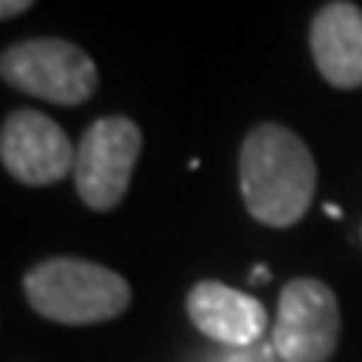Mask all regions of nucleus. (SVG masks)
I'll return each instance as SVG.
<instances>
[{
	"mask_svg": "<svg viewBox=\"0 0 362 362\" xmlns=\"http://www.w3.org/2000/svg\"><path fill=\"white\" fill-rule=\"evenodd\" d=\"M315 158L285 124H259L238 151V188L248 215L269 228H288L309 215L315 198Z\"/></svg>",
	"mask_w": 362,
	"mask_h": 362,
	"instance_id": "f257e3e1",
	"label": "nucleus"
},
{
	"mask_svg": "<svg viewBox=\"0 0 362 362\" xmlns=\"http://www.w3.org/2000/svg\"><path fill=\"white\" fill-rule=\"evenodd\" d=\"M141 155V128L124 115L98 117L78 141L74 188L90 211H111L124 202Z\"/></svg>",
	"mask_w": 362,
	"mask_h": 362,
	"instance_id": "20e7f679",
	"label": "nucleus"
},
{
	"mask_svg": "<svg viewBox=\"0 0 362 362\" xmlns=\"http://www.w3.org/2000/svg\"><path fill=\"white\" fill-rule=\"evenodd\" d=\"M325 215H329V218H342V208H339V205H325Z\"/></svg>",
	"mask_w": 362,
	"mask_h": 362,
	"instance_id": "f8f14e48",
	"label": "nucleus"
},
{
	"mask_svg": "<svg viewBox=\"0 0 362 362\" xmlns=\"http://www.w3.org/2000/svg\"><path fill=\"white\" fill-rule=\"evenodd\" d=\"M339 298L319 279H292L282 285L272 349L282 362H329L339 346Z\"/></svg>",
	"mask_w": 362,
	"mask_h": 362,
	"instance_id": "39448f33",
	"label": "nucleus"
},
{
	"mask_svg": "<svg viewBox=\"0 0 362 362\" xmlns=\"http://www.w3.org/2000/svg\"><path fill=\"white\" fill-rule=\"evenodd\" d=\"M78 148L64 128L40 111H13L0 128V161L13 181L27 188H47L74 175Z\"/></svg>",
	"mask_w": 362,
	"mask_h": 362,
	"instance_id": "423d86ee",
	"label": "nucleus"
},
{
	"mask_svg": "<svg viewBox=\"0 0 362 362\" xmlns=\"http://www.w3.org/2000/svg\"><path fill=\"white\" fill-rule=\"evenodd\" d=\"M0 74L21 94L78 107L98 90V64L64 37H30L11 44L0 57Z\"/></svg>",
	"mask_w": 362,
	"mask_h": 362,
	"instance_id": "7ed1b4c3",
	"label": "nucleus"
},
{
	"mask_svg": "<svg viewBox=\"0 0 362 362\" xmlns=\"http://www.w3.org/2000/svg\"><path fill=\"white\" fill-rule=\"evenodd\" d=\"M185 309L192 325L202 336L215 339L228 349H252L259 346L262 332L269 325L265 305L248 292L228 288L221 282H198L185 298Z\"/></svg>",
	"mask_w": 362,
	"mask_h": 362,
	"instance_id": "0eeeda50",
	"label": "nucleus"
},
{
	"mask_svg": "<svg viewBox=\"0 0 362 362\" xmlns=\"http://www.w3.org/2000/svg\"><path fill=\"white\" fill-rule=\"evenodd\" d=\"M30 309L61 325L111 322L131 305V285L107 265L88 259H47L24 275Z\"/></svg>",
	"mask_w": 362,
	"mask_h": 362,
	"instance_id": "f03ea898",
	"label": "nucleus"
},
{
	"mask_svg": "<svg viewBox=\"0 0 362 362\" xmlns=\"http://www.w3.org/2000/svg\"><path fill=\"white\" fill-rule=\"evenodd\" d=\"M30 4H34V0H0V17H4V21H13V17L24 13Z\"/></svg>",
	"mask_w": 362,
	"mask_h": 362,
	"instance_id": "9d476101",
	"label": "nucleus"
},
{
	"mask_svg": "<svg viewBox=\"0 0 362 362\" xmlns=\"http://www.w3.org/2000/svg\"><path fill=\"white\" fill-rule=\"evenodd\" d=\"M248 282H252V285H255V282H269V265H255V269H252V272H248Z\"/></svg>",
	"mask_w": 362,
	"mask_h": 362,
	"instance_id": "9b49d317",
	"label": "nucleus"
},
{
	"mask_svg": "<svg viewBox=\"0 0 362 362\" xmlns=\"http://www.w3.org/2000/svg\"><path fill=\"white\" fill-rule=\"evenodd\" d=\"M221 362H279V352L265 349V346H252V349H235L232 356H225Z\"/></svg>",
	"mask_w": 362,
	"mask_h": 362,
	"instance_id": "1a4fd4ad",
	"label": "nucleus"
},
{
	"mask_svg": "<svg viewBox=\"0 0 362 362\" xmlns=\"http://www.w3.org/2000/svg\"><path fill=\"white\" fill-rule=\"evenodd\" d=\"M309 47L315 67L332 88H362V7L349 0H329L312 17Z\"/></svg>",
	"mask_w": 362,
	"mask_h": 362,
	"instance_id": "6e6552de",
	"label": "nucleus"
}]
</instances>
